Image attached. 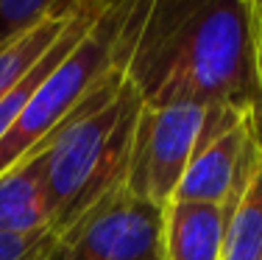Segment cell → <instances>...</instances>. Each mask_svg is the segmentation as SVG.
I'll list each match as a JSON object with an SVG mask.
<instances>
[{"instance_id": "6da1fadb", "label": "cell", "mask_w": 262, "mask_h": 260, "mask_svg": "<svg viewBox=\"0 0 262 260\" xmlns=\"http://www.w3.org/2000/svg\"><path fill=\"white\" fill-rule=\"evenodd\" d=\"M115 65L142 104L234 107L262 117L257 51L243 0H126Z\"/></svg>"}, {"instance_id": "7a4b0ae2", "label": "cell", "mask_w": 262, "mask_h": 260, "mask_svg": "<svg viewBox=\"0 0 262 260\" xmlns=\"http://www.w3.org/2000/svg\"><path fill=\"white\" fill-rule=\"evenodd\" d=\"M140 109L142 98L126 73L112 67L76 112L34 151L42 163L53 232L126 185Z\"/></svg>"}, {"instance_id": "3957f363", "label": "cell", "mask_w": 262, "mask_h": 260, "mask_svg": "<svg viewBox=\"0 0 262 260\" xmlns=\"http://www.w3.org/2000/svg\"><path fill=\"white\" fill-rule=\"evenodd\" d=\"M123 17H126V0H109L90 34L36 87L11 132L0 140V173L31 157L81 107V101L101 84L106 73L117 67L115 51Z\"/></svg>"}, {"instance_id": "277c9868", "label": "cell", "mask_w": 262, "mask_h": 260, "mask_svg": "<svg viewBox=\"0 0 262 260\" xmlns=\"http://www.w3.org/2000/svg\"><path fill=\"white\" fill-rule=\"evenodd\" d=\"M36 260H165V207L120 185L51 232Z\"/></svg>"}, {"instance_id": "5b68a950", "label": "cell", "mask_w": 262, "mask_h": 260, "mask_svg": "<svg viewBox=\"0 0 262 260\" xmlns=\"http://www.w3.org/2000/svg\"><path fill=\"white\" fill-rule=\"evenodd\" d=\"M209 109L207 104H142L126 173L131 193L157 207L176 199L179 182L204 137Z\"/></svg>"}, {"instance_id": "8992f818", "label": "cell", "mask_w": 262, "mask_h": 260, "mask_svg": "<svg viewBox=\"0 0 262 260\" xmlns=\"http://www.w3.org/2000/svg\"><path fill=\"white\" fill-rule=\"evenodd\" d=\"M234 207L173 199L165 207V260H223Z\"/></svg>"}, {"instance_id": "52a82bcc", "label": "cell", "mask_w": 262, "mask_h": 260, "mask_svg": "<svg viewBox=\"0 0 262 260\" xmlns=\"http://www.w3.org/2000/svg\"><path fill=\"white\" fill-rule=\"evenodd\" d=\"M53 230L39 154H31L0 173V235Z\"/></svg>"}, {"instance_id": "ba28073f", "label": "cell", "mask_w": 262, "mask_h": 260, "mask_svg": "<svg viewBox=\"0 0 262 260\" xmlns=\"http://www.w3.org/2000/svg\"><path fill=\"white\" fill-rule=\"evenodd\" d=\"M106 6H109V0H84L81 9L76 11V17H73V23L64 28V34L53 42L51 51H48L45 56H42L26 73V76L20 78V82H17L3 98H0V140L11 132V126L17 123V117H20V112L26 109V104L31 101V95L36 92V87L48 78V73H51L53 67L59 65V62L64 59L67 53H70L73 48H76L78 42L92 31V26L98 23V17L106 11Z\"/></svg>"}, {"instance_id": "9c48e42d", "label": "cell", "mask_w": 262, "mask_h": 260, "mask_svg": "<svg viewBox=\"0 0 262 260\" xmlns=\"http://www.w3.org/2000/svg\"><path fill=\"white\" fill-rule=\"evenodd\" d=\"M262 257V163L254 171L246 193L240 196L229 221L223 260H259Z\"/></svg>"}, {"instance_id": "30bf717a", "label": "cell", "mask_w": 262, "mask_h": 260, "mask_svg": "<svg viewBox=\"0 0 262 260\" xmlns=\"http://www.w3.org/2000/svg\"><path fill=\"white\" fill-rule=\"evenodd\" d=\"M70 3L73 0H0V48L20 39L36 23Z\"/></svg>"}, {"instance_id": "8fae6325", "label": "cell", "mask_w": 262, "mask_h": 260, "mask_svg": "<svg viewBox=\"0 0 262 260\" xmlns=\"http://www.w3.org/2000/svg\"><path fill=\"white\" fill-rule=\"evenodd\" d=\"M53 230H39L28 235H0V260H36L45 249Z\"/></svg>"}, {"instance_id": "7c38bea8", "label": "cell", "mask_w": 262, "mask_h": 260, "mask_svg": "<svg viewBox=\"0 0 262 260\" xmlns=\"http://www.w3.org/2000/svg\"><path fill=\"white\" fill-rule=\"evenodd\" d=\"M248 9L251 20V36H254V51H257V67H259V87H262V0H243ZM262 129V117L257 121V132Z\"/></svg>"}, {"instance_id": "4fadbf2b", "label": "cell", "mask_w": 262, "mask_h": 260, "mask_svg": "<svg viewBox=\"0 0 262 260\" xmlns=\"http://www.w3.org/2000/svg\"><path fill=\"white\" fill-rule=\"evenodd\" d=\"M257 134H259V146H262V129H259V132H257Z\"/></svg>"}, {"instance_id": "5bb4252c", "label": "cell", "mask_w": 262, "mask_h": 260, "mask_svg": "<svg viewBox=\"0 0 262 260\" xmlns=\"http://www.w3.org/2000/svg\"><path fill=\"white\" fill-rule=\"evenodd\" d=\"M259 260H262V257H259Z\"/></svg>"}]
</instances>
